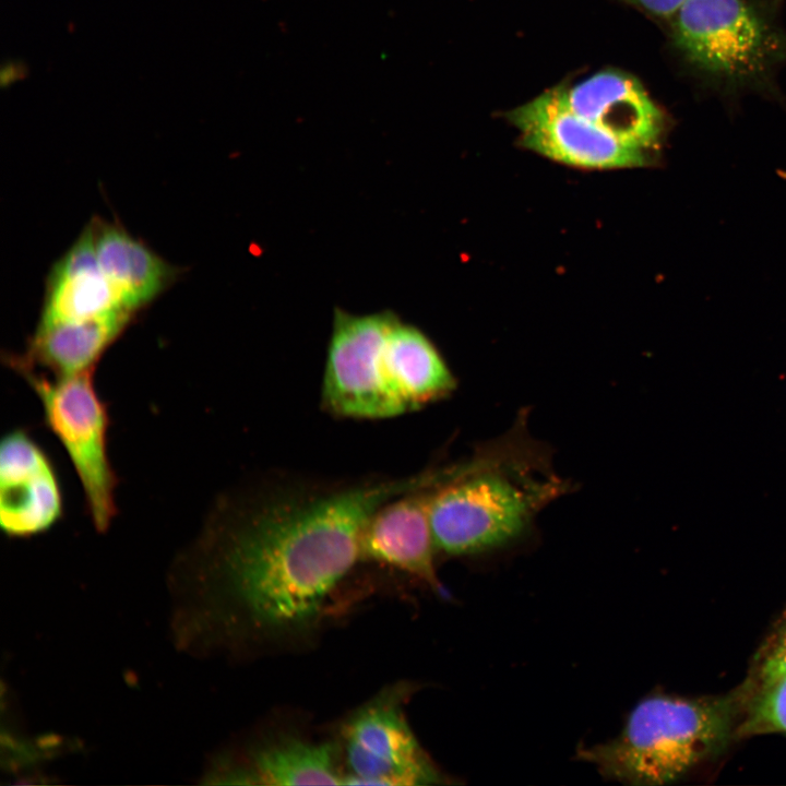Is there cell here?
Returning a JSON list of instances; mask_svg holds the SVG:
<instances>
[{
  "label": "cell",
  "instance_id": "8",
  "mask_svg": "<svg viewBox=\"0 0 786 786\" xmlns=\"http://www.w3.org/2000/svg\"><path fill=\"white\" fill-rule=\"evenodd\" d=\"M520 144L562 165L582 169H623L653 164L655 155L626 143L574 112L559 87L507 114Z\"/></svg>",
  "mask_w": 786,
  "mask_h": 786
},
{
  "label": "cell",
  "instance_id": "16",
  "mask_svg": "<svg viewBox=\"0 0 786 786\" xmlns=\"http://www.w3.org/2000/svg\"><path fill=\"white\" fill-rule=\"evenodd\" d=\"M786 734V675L762 684L738 728L739 735Z\"/></svg>",
  "mask_w": 786,
  "mask_h": 786
},
{
  "label": "cell",
  "instance_id": "6",
  "mask_svg": "<svg viewBox=\"0 0 786 786\" xmlns=\"http://www.w3.org/2000/svg\"><path fill=\"white\" fill-rule=\"evenodd\" d=\"M94 371L52 379L35 370L16 372L37 395L46 426L75 469L93 524L104 532L116 515L117 479L108 454V410Z\"/></svg>",
  "mask_w": 786,
  "mask_h": 786
},
{
  "label": "cell",
  "instance_id": "4",
  "mask_svg": "<svg viewBox=\"0 0 786 786\" xmlns=\"http://www.w3.org/2000/svg\"><path fill=\"white\" fill-rule=\"evenodd\" d=\"M735 714L733 699L648 696L616 738L579 750V758L612 781L669 784L725 748Z\"/></svg>",
  "mask_w": 786,
  "mask_h": 786
},
{
  "label": "cell",
  "instance_id": "13",
  "mask_svg": "<svg viewBox=\"0 0 786 786\" xmlns=\"http://www.w3.org/2000/svg\"><path fill=\"white\" fill-rule=\"evenodd\" d=\"M134 315L122 312L85 321L38 323L25 353L11 356L9 364L15 370L41 368L55 378L95 370Z\"/></svg>",
  "mask_w": 786,
  "mask_h": 786
},
{
  "label": "cell",
  "instance_id": "5",
  "mask_svg": "<svg viewBox=\"0 0 786 786\" xmlns=\"http://www.w3.org/2000/svg\"><path fill=\"white\" fill-rule=\"evenodd\" d=\"M672 40L692 68L731 85L760 83L786 62V32L749 0H687Z\"/></svg>",
  "mask_w": 786,
  "mask_h": 786
},
{
  "label": "cell",
  "instance_id": "17",
  "mask_svg": "<svg viewBox=\"0 0 786 786\" xmlns=\"http://www.w3.org/2000/svg\"><path fill=\"white\" fill-rule=\"evenodd\" d=\"M786 675V624L769 650L762 666V684Z\"/></svg>",
  "mask_w": 786,
  "mask_h": 786
},
{
  "label": "cell",
  "instance_id": "10",
  "mask_svg": "<svg viewBox=\"0 0 786 786\" xmlns=\"http://www.w3.org/2000/svg\"><path fill=\"white\" fill-rule=\"evenodd\" d=\"M63 514V497L53 465L22 428L0 442V525L11 537L50 529Z\"/></svg>",
  "mask_w": 786,
  "mask_h": 786
},
{
  "label": "cell",
  "instance_id": "14",
  "mask_svg": "<svg viewBox=\"0 0 786 786\" xmlns=\"http://www.w3.org/2000/svg\"><path fill=\"white\" fill-rule=\"evenodd\" d=\"M98 265L133 312L150 305L177 278L179 271L121 225L91 221Z\"/></svg>",
  "mask_w": 786,
  "mask_h": 786
},
{
  "label": "cell",
  "instance_id": "12",
  "mask_svg": "<svg viewBox=\"0 0 786 786\" xmlns=\"http://www.w3.org/2000/svg\"><path fill=\"white\" fill-rule=\"evenodd\" d=\"M132 313L102 272L91 222L55 263L47 278L39 324Z\"/></svg>",
  "mask_w": 786,
  "mask_h": 786
},
{
  "label": "cell",
  "instance_id": "1",
  "mask_svg": "<svg viewBox=\"0 0 786 786\" xmlns=\"http://www.w3.org/2000/svg\"><path fill=\"white\" fill-rule=\"evenodd\" d=\"M438 478L434 466L354 483L267 480L219 496L175 565L188 599L181 639L201 647L307 630L359 561L371 514Z\"/></svg>",
  "mask_w": 786,
  "mask_h": 786
},
{
  "label": "cell",
  "instance_id": "18",
  "mask_svg": "<svg viewBox=\"0 0 786 786\" xmlns=\"http://www.w3.org/2000/svg\"><path fill=\"white\" fill-rule=\"evenodd\" d=\"M645 12L664 19L674 17L687 0H622Z\"/></svg>",
  "mask_w": 786,
  "mask_h": 786
},
{
  "label": "cell",
  "instance_id": "19",
  "mask_svg": "<svg viewBox=\"0 0 786 786\" xmlns=\"http://www.w3.org/2000/svg\"><path fill=\"white\" fill-rule=\"evenodd\" d=\"M28 74V67L21 59H5L0 66V86L7 88L13 83L25 79Z\"/></svg>",
  "mask_w": 786,
  "mask_h": 786
},
{
  "label": "cell",
  "instance_id": "9",
  "mask_svg": "<svg viewBox=\"0 0 786 786\" xmlns=\"http://www.w3.org/2000/svg\"><path fill=\"white\" fill-rule=\"evenodd\" d=\"M452 468L453 463L440 480L400 495L376 510L361 532L359 561L395 569L444 595L436 572L431 507L439 486Z\"/></svg>",
  "mask_w": 786,
  "mask_h": 786
},
{
  "label": "cell",
  "instance_id": "15",
  "mask_svg": "<svg viewBox=\"0 0 786 786\" xmlns=\"http://www.w3.org/2000/svg\"><path fill=\"white\" fill-rule=\"evenodd\" d=\"M337 760L332 743L285 737L255 747L243 763L226 764L215 776L267 786L337 785L344 783Z\"/></svg>",
  "mask_w": 786,
  "mask_h": 786
},
{
  "label": "cell",
  "instance_id": "2",
  "mask_svg": "<svg viewBox=\"0 0 786 786\" xmlns=\"http://www.w3.org/2000/svg\"><path fill=\"white\" fill-rule=\"evenodd\" d=\"M527 414L522 409L505 432L453 464L431 507L437 552L467 557L513 546L573 490L556 471L550 448L531 434Z\"/></svg>",
  "mask_w": 786,
  "mask_h": 786
},
{
  "label": "cell",
  "instance_id": "11",
  "mask_svg": "<svg viewBox=\"0 0 786 786\" xmlns=\"http://www.w3.org/2000/svg\"><path fill=\"white\" fill-rule=\"evenodd\" d=\"M558 87L574 112L617 139L655 155L664 135L665 117L635 78L605 70L576 84Z\"/></svg>",
  "mask_w": 786,
  "mask_h": 786
},
{
  "label": "cell",
  "instance_id": "7",
  "mask_svg": "<svg viewBox=\"0 0 786 786\" xmlns=\"http://www.w3.org/2000/svg\"><path fill=\"white\" fill-rule=\"evenodd\" d=\"M407 690L403 686L384 690L343 724V784L418 786L445 782L406 719Z\"/></svg>",
  "mask_w": 786,
  "mask_h": 786
},
{
  "label": "cell",
  "instance_id": "3",
  "mask_svg": "<svg viewBox=\"0 0 786 786\" xmlns=\"http://www.w3.org/2000/svg\"><path fill=\"white\" fill-rule=\"evenodd\" d=\"M457 381L433 342L383 310L335 308L321 402L334 416L385 419L449 397Z\"/></svg>",
  "mask_w": 786,
  "mask_h": 786
}]
</instances>
